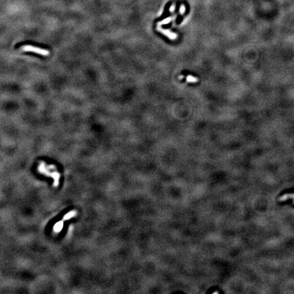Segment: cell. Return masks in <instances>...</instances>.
<instances>
[{
    "label": "cell",
    "mask_w": 294,
    "mask_h": 294,
    "mask_svg": "<svg viewBox=\"0 0 294 294\" xmlns=\"http://www.w3.org/2000/svg\"><path fill=\"white\" fill-rule=\"evenodd\" d=\"M20 49L24 52H32L42 56H48L50 54V52L48 50L32 45H23L20 48Z\"/></svg>",
    "instance_id": "6da1fadb"
},
{
    "label": "cell",
    "mask_w": 294,
    "mask_h": 294,
    "mask_svg": "<svg viewBox=\"0 0 294 294\" xmlns=\"http://www.w3.org/2000/svg\"><path fill=\"white\" fill-rule=\"evenodd\" d=\"M38 170H39L41 173L45 174L46 175H48V176L50 175L51 177H53V179H55V186H57V184H58V180H59V174L55 173V172L50 174L48 167H47V166H46L45 163H43V162L40 164L39 168H38Z\"/></svg>",
    "instance_id": "7a4b0ae2"
},
{
    "label": "cell",
    "mask_w": 294,
    "mask_h": 294,
    "mask_svg": "<svg viewBox=\"0 0 294 294\" xmlns=\"http://www.w3.org/2000/svg\"><path fill=\"white\" fill-rule=\"evenodd\" d=\"M159 30L161 32L163 33V34H165L166 36H167L168 38H170V39L171 40H175L176 38H177V35L175 34L174 33H172L171 32H170V31L168 30H161V29H159Z\"/></svg>",
    "instance_id": "3957f363"
},
{
    "label": "cell",
    "mask_w": 294,
    "mask_h": 294,
    "mask_svg": "<svg viewBox=\"0 0 294 294\" xmlns=\"http://www.w3.org/2000/svg\"><path fill=\"white\" fill-rule=\"evenodd\" d=\"M63 223L62 222H58L54 226V231L55 232H59L61 231L63 228Z\"/></svg>",
    "instance_id": "277c9868"
},
{
    "label": "cell",
    "mask_w": 294,
    "mask_h": 294,
    "mask_svg": "<svg viewBox=\"0 0 294 294\" xmlns=\"http://www.w3.org/2000/svg\"><path fill=\"white\" fill-rule=\"evenodd\" d=\"M187 82H197L198 81V79L197 78H195L193 76H191V75H189L187 77Z\"/></svg>",
    "instance_id": "5b68a950"
},
{
    "label": "cell",
    "mask_w": 294,
    "mask_h": 294,
    "mask_svg": "<svg viewBox=\"0 0 294 294\" xmlns=\"http://www.w3.org/2000/svg\"><path fill=\"white\" fill-rule=\"evenodd\" d=\"M75 215V212H69L68 214H67L66 215H65L64 216V219L65 220H67V219H69V218H70L72 217V216H74Z\"/></svg>",
    "instance_id": "8992f818"
},
{
    "label": "cell",
    "mask_w": 294,
    "mask_h": 294,
    "mask_svg": "<svg viewBox=\"0 0 294 294\" xmlns=\"http://www.w3.org/2000/svg\"><path fill=\"white\" fill-rule=\"evenodd\" d=\"M172 18H168L165 19V20L162 21L160 22L159 23V25H166V24H168V23H169L170 21H172Z\"/></svg>",
    "instance_id": "52a82bcc"
},
{
    "label": "cell",
    "mask_w": 294,
    "mask_h": 294,
    "mask_svg": "<svg viewBox=\"0 0 294 294\" xmlns=\"http://www.w3.org/2000/svg\"><path fill=\"white\" fill-rule=\"evenodd\" d=\"M185 10H186V8H185V5H182L181 7V9H180V11H181V14H183L185 12Z\"/></svg>",
    "instance_id": "ba28073f"
},
{
    "label": "cell",
    "mask_w": 294,
    "mask_h": 294,
    "mask_svg": "<svg viewBox=\"0 0 294 294\" xmlns=\"http://www.w3.org/2000/svg\"><path fill=\"white\" fill-rule=\"evenodd\" d=\"M174 10H175V6H174V5H172L171 8H170V11L174 12Z\"/></svg>",
    "instance_id": "9c48e42d"
},
{
    "label": "cell",
    "mask_w": 294,
    "mask_h": 294,
    "mask_svg": "<svg viewBox=\"0 0 294 294\" xmlns=\"http://www.w3.org/2000/svg\"><path fill=\"white\" fill-rule=\"evenodd\" d=\"M183 78V76H180V79H182Z\"/></svg>",
    "instance_id": "30bf717a"
}]
</instances>
